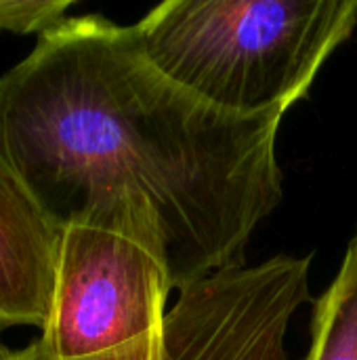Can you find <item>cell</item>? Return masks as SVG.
Returning a JSON list of instances; mask_svg holds the SVG:
<instances>
[{
	"label": "cell",
	"instance_id": "cell-4",
	"mask_svg": "<svg viewBox=\"0 0 357 360\" xmlns=\"http://www.w3.org/2000/svg\"><path fill=\"white\" fill-rule=\"evenodd\" d=\"M311 257L276 255L183 291L166 316V360H290L286 333L309 297ZM0 360H48L38 342L0 344Z\"/></svg>",
	"mask_w": 357,
	"mask_h": 360
},
{
	"label": "cell",
	"instance_id": "cell-3",
	"mask_svg": "<svg viewBox=\"0 0 357 360\" xmlns=\"http://www.w3.org/2000/svg\"><path fill=\"white\" fill-rule=\"evenodd\" d=\"M170 291L158 215L122 202L61 230L38 344L48 360H166Z\"/></svg>",
	"mask_w": 357,
	"mask_h": 360
},
{
	"label": "cell",
	"instance_id": "cell-5",
	"mask_svg": "<svg viewBox=\"0 0 357 360\" xmlns=\"http://www.w3.org/2000/svg\"><path fill=\"white\" fill-rule=\"evenodd\" d=\"M61 230L0 162V333L44 327L57 272Z\"/></svg>",
	"mask_w": 357,
	"mask_h": 360
},
{
	"label": "cell",
	"instance_id": "cell-2",
	"mask_svg": "<svg viewBox=\"0 0 357 360\" xmlns=\"http://www.w3.org/2000/svg\"><path fill=\"white\" fill-rule=\"evenodd\" d=\"M356 25L357 0H166L135 27L170 80L217 108L259 114L305 99Z\"/></svg>",
	"mask_w": 357,
	"mask_h": 360
},
{
	"label": "cell",
	"instance_id": "cell-6",
	"mask_svg": "<svg viewBox=\"0 0 357 360\" xmlns=\"http://www.w3.org/2000/svg\"><path fill=\"white\" fill-rule=\"evenodd\" d=\"M303 360H357V230L335 281L316 300Z\"/></svg>",
	"mask_w": 357,
	"mask_h": 360
},
{
	"label": "cell",
	"instance_id": "cell-1",
	"mask_svg": "<svg viewBox=\"0 0 357 360\" xmlns=\"http://www.w3.org/2000/svg\"><path fill=\"white\" fill-rule=\"evenodd\" d=\"M286 112L217 108L162 74L135 25L67 17L0 78V162L57 230L122 202L151 207L183 291L244 266L280 205Z\"/></svg>",
	"mask_w": 357,
	"mask_h": 360
},
{
	"label": "cell",
	"instance_id": "cell-7",
	"mask_svg": "<svg viewBox=\"0 0 357 360\" xmlns=\"http://www.w3.org/2000/svg\"><path fill=\"white\" fill-rule=\"evenodd\" d=\"M74 0H0V30L15 34H46L63 23Z\"/></svg>",
	"mask_w": 357,
	"mask_h": 360
}]
</instances>
